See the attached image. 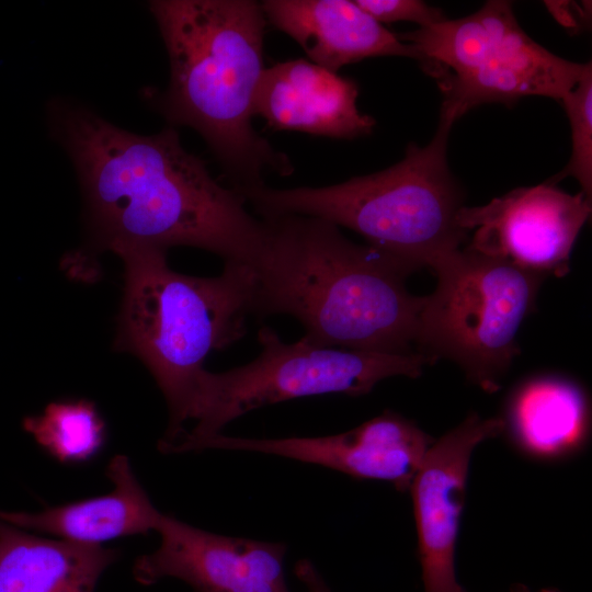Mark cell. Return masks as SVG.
Masks as SVG:
<instances>
[{"label": "cell", "mask_w": 592, "mask_h": 592, "mask_svg": "<svg viewBox=\"0 0 592 592\" xmlns=\"http://www.w3.org/2000/svg\"><path fill=\"white\" fill-rule=\"evenodd\" d=\"M457 119L441 111L432 140L410 144L391 167L321 187L237 190L259 217L303 215L361 235L367 246L410 273L431 270L462 249L468 232L456 221L463 194L447 163V141Z\"/></svg>", "instance_id": "obj_5"}, {"label": "cell", "mask_w": 592, "mask_h": 592, "mask_svg": "<svg viewBox=\"0 0 592 592\" xmlns=\"http://www.w3.org/2000/svg\"><path fill=\"white\" fill-rule=\"evenodd\" d=\"M170 80L148 100L169 126L195 129L234 190L286 177L294 167L254 129L255 92L264 70L266 19L253 0H153Z\"/></svg>", "instance_id": "obj_3"}, {"label": "cell", "mask_w": 592, "mask_h": 592, "mask_svg": "<svg viewBox=\"0 0 592 592\" xmlns=\"http://www.w3.org/2000/svg\"><path fill=\"white\" fill-rule=\"evenodd\" d=\"M510 592H533V591L530 590L525 585L517 584V585L513 587ZM536 592H559V591L556 590V589H551V588H544V589H539Z\"/></svg>", "instance_id": "obj_22"}, {"label": "cell", "mask_w": 592, "mask_h": 592, "mask_svg": "<svg viewBox=\"0 0 592 592\" xmlns=\"http://www.w3.org/2000/svg\"><path fill=\"white\" fill-rule=\"evenodd\" d=\"M118 554L0 521V592H94Z\"/></svg>", "instance_id": "obj_16"}, {"label": "cell", "mask_w": 592, "mask_h": 592, "mask_svg": "<svg viewBox=\"0 0 592 592\" xmlns=\"http://www.w3.org/2000/svg\"><path fill=\"white\" fill-rule=\"evenodd\" d=\"M266 22L297 42L311 62L338 72L369 57L415 59L417 49L349 0H264Z\"/></svg>", "instance_id": "obj_14"}, {"label": "cell", "mask_w": 592, "mask_h": 592, "mask_svg": "<svg viewBox=\"0 0 592 592\" xmlns=\"http://www.w3.org/2000/svg\"><path fill=\"white\" fill-rule=\"evenodd\" d=\"M358 87L305 59L265 67L254 99V113L275 130L351 139L369 135L376 121L360 112Z\"/></svg>", "instance_id": "obj_13"}, {"label": "cell", "mask_w": 592, "mask_h": 592, "mask_svg": "<svg viewBox=\"0 0 592 592\" xmlns=\"http://www.w3.org/2000/svg\"><path fill=\"white\" fill-rule=\"evenodd\" d=\"M53 135L75 166L95 243L126 242L168 250L189 246L225 263L258 269L270 240L266 219L221 185L205 162L181 144L175 127L144 136L117 127L92 110L49 103Z\"/></svg>", "instance_id": "obj_1"}, {"label": "cell", "mask_w": 592, "mask_h": 592, "mask_svg": "<svg viewBox=\"0 0 592 592\" xmlns=\"http://www.w3.org/2000/svg\"><path fill=\"white\" fill-rule=\"evenodd\" d=\"M434 439L414 422L385 411L363 424L334 435L250 439L217 434L192 451L258 452L328 467L354 478L390 482L409 491Z\"/></svg>", "instance_id": "obj_11"}, {"label": "cell", "mask_w": 592, "mask_h": 592, "mask_svg": "<svg viewBox=\"0 0 592 592\" xmlns=\"http://www.w3.org/2000/svg\"><path fill=\"white\" fill-rule=\"evenodd\" d=\"M421 57L444 94L441 111L458 119L489 102L526 95L562 100L587 64L554 55L519 25L511 2L487 1L477 12L398 34Z\"/></svg>", "instance_id": "obj_8"}, {"label": "cell", "mask_w": 592, "mask_h": 592, "mask_svg": "<svg viewBox=\"0 0 592 592\" xmlns=\"http://www.w3.org/2000/svg\"><path fill=\"white\" fill-rule=\"evenodd\" d=\"M261 348L250 363L221 373L203 369L195 382L186 421L193 429L161 444L163 453H185L201 441L220 434L231 421L264 406L300 397L368 394L394 376L419 377L436 361L422 353L388 354L317 345L301 337L285 343L270 327L258 331Z\"/></svg>", "instance_id": "obj_6"}, {"label": "cell", "mask_w": 592, "mask_h": 592, "mask_svg": "<svg viewBox=\"0 0 592 592\" xmlns=\"http://www.w3.org/2000/svg\"><path fill=\"white\" fill-rule=\"evenodd\" d=\"M109 250L124 263L115 348L136 355L153 376L170 413L160 443H172L185 432L186 408L205 358L246 334L255 273L225 263L217 276H191L168 265L164 249L118 242Z\"/></svg>", "instance_id": "obj_4"}, {"label": "cell", "mask_w": 592, "mask_h": 592, "mask_svg": "<svg viewBox=\"0 0 592 592\" xmlns=\"http://www.w3.org/2000/svg\"><path fill=\"white\" fill-rule=\"evenodd\" d=\"M295 573L306 587V592H331L309 560L298 561Z\"/></svg>", "instance_id": "obj_21"}, {"label": "cell", "mask_w": 592, "mask_h": 592, "mask_svg": "<svg viewBox=\"0 0 592 592\" xmlns=\"http://www.w3.org/2000/svg\"><path fill=\"white\" fill-rule=\"evenodd\" d=\"M110 492L38 512L2 511L0 521L78 544L102 545L119 537L156 531L162 513L155 508L125 455L106 467Z\"/></svg>", "instance_id": "obj_15"}, {"label": "cell", "mask_w": 592, "mask_h": 592, "mask_svg": "<svg viewBox=\"0 0 592 592\" xmlns=\"http://www.w3.org/2000/svg\"><path fill=\"white\" fill-rule=\"evenodd\" d=\"M589 402L574 382L540 375L520 384L511 394L503 432L525 454L556 459L577 452L589 430Z\"/></svg>", "instance_id": "obj_17"}, {"label": "cell", "mask_w": 592, "mask_h": 592, "mask_svg": "<svg viewBox=\"0 0 592 592\" xmlns=\"http://www.w3.org/2000/svg\"><path fill=\"white\" fill-rule=\"evenodd\" d=\"M271 240L257 269L252 316L288 315L308 341L327 348L417 353L424 296L406 286L410 272L369 246L349 240L328 220L261 217Z\"/></svg>", "instance_id": "obj_2"}, {"label": "cell", "mask_w": 592, "mask_h": 592, "mask_svg": "<svg viewBox=\"0 0 592 592\" xmlns=\"http://www.w3.org/2000/svg\"><path fill=\"white\" fill-rule=\"evenodd\" d=\"M156 532L159 546L133 567L141 584L175 578L197 592H291L283 544L210 533L163 513Z\"/></svg>", "instance_id": "obj_10"}, {"label": "cell", "mask_w": 592, "mask_h": 592, "mask_svg": "<svg viewBox=\"0 0 592 592\" xmlns=\"http://www.w3.org/2000/svg\"><path fill=\"white\" fill-rule=\"evenodd\" d=\"M22 425L48 455L62 464L91 459L105 442V423L95 405L87 399L49 402L42 414L24 418Z\"/></svg>", "instance_id": "obj_18"}, {"label": "cell", "mask_w": 592, "mask_h": 592, "mask_svg": "<svg viewBox=\"0 0 592 592\" xmlns=\"http://www.w3.org/2000/svg\"><path fill=\"white\" fill-rule=\"evenodd\" d=\"M590 214L591 200L582 192L568 194L546 182L514 189L486 205H463L456 221L467 232L475 229L466 248L544 277H561Z\"/></svg>", "instance_id": "obj_9"}, {"label": "cell", "mask_w": 592, "mask_h": 592, "mask_svg": "<svg viewBox=\"0 0 592 592\" xmlns=\"http://www.w3.org/2000/svg\"><path fill=\"white\" fill-rule=\"evenodd\" d=\"M502 418L468 415L429 448L409 489L418 531L424 592H466L455 551L469 463L475 448L503 432Z\"/></svg>", "instance_id": "obj_12"}, {"label": "cell", "mask_w": 592, "mask_h": 592, "mask_svg": "<svg viewBox=\"0 0 592 592\" xmlns=\"http://www.w3.org/2000/svg\"><path fill=\"white\" fill-rule=\"evenodd\" d=\"M355 2L380 24L402 21L426 27L446 20L440 9L419 0H355Z\"/></svg>", "instance_id": "obj_20"}, {"label": "cell", "mask_w": 592, "mask_h": 592, "mask_svg": "<svg viewBox=\"0 0 592 592\" xmlns=\"http://www.w3.org/2000/svg\"><path fill=\"white\" fill-rule=\"evenodd\" d=\"M571 128V156L561 172L548 182L567 177L574 178L582 193L591 200L592 193V67L585 69L574 88L562 98Z\"/></svg>", "instance_id": "obj_19"}, {"label": "cell", "mask_w": 592, "mask_h": 592, "mask_svg": "<svg viewBox=\"0 0 592 592\" xmlns=\"http://www.w3.org/2000/svg\"><path fill=\"white\" fill-rule=\"evenodd\" d=\"M432 272L437 284L419 314L417 352L456 363L474 385L496 392L520 353L516 337L545 277L468 248Z\"/></svg>", "instance_id": "obj_7"}]
</instances>
